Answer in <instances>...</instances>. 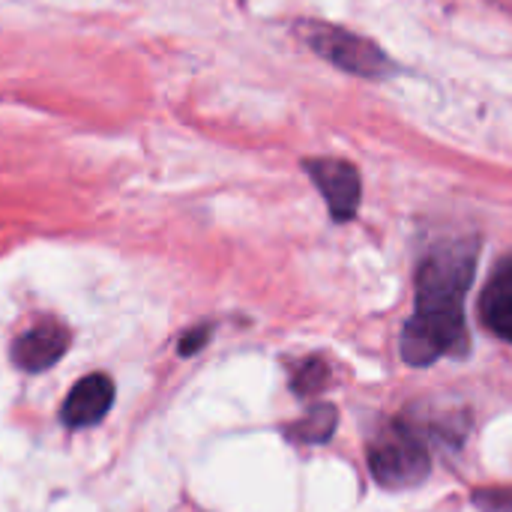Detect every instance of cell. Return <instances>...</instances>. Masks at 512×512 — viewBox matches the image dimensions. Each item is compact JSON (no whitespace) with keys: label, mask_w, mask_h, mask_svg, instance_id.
<instances>
[{"label":"cell","mask_w":512,"mask_h":512,"mask_svg":"<svg viewBox=\"0 0 512 512\" xmlns=\"http://www.w3.org/2000/svg\"><path fill=\"white\" fill-rule=\"evenodd\" d=\"M480 243L459 237L438 243L417 267V306L402 330L408 366H432L441 357L468 354L465 294L477 273Z\"/></svg>","instance_id":"cell-1"},{"label":"cell","mask_w":512,"mask_h":512,"mask_svg":"<svg viewBox=\"0 0 512 512\" xmlns=\"http://www.w3.org/2000/svg\"><path fill=\"white\" fill-rule=\"evenodd\" d=\"M429 468V447L420 432L405 420L387 423L369 444V471L384 489H414L429 477Z\"/></svg>","instance_id":"cell-2"},{"label":"cell","mask_w":512,"mask_h":512,"mask_svg":"<svg viewBox=\"0 0 512 512\" xmlns=\"http://www.w3.org/2000/svg\"><path fill=\"white\" fill-rule=\"evenodd\" d=\"M309 45L318 57L357 78H384L393 72V60L381 51L378 42L336 24H312Z\"/></svg>","instance_id":"cell-3"},{"label":"cell","mask_w":512,"mask_h":512,"mask_svg":"<svg viewBox=\"0 0 512 512\" xmlns=\"http://www.w3.org/2000/svg\"><path fill=\"white\" fill-rule=\"evenodd\" d=\"M303 171L309 174V180L327 201L333 222H351L357 216L360 201H363V180L354 162L321 156V159H306Z\"/></svg>","instance_id":"cell-4"},{"label":"cell","mask_w":512,"mask_h":512,"mask_svg":"<svg viewBox=\"0 0 512 512\" xmlns=\"http://www.w3.org/2000/svg\"><path fill=\"white\" fill-rule=\"evenodd\" d=\"M69 339H72L69 330L60 321L48 318V321H39L36 327L24 330L12 342L9 357H12L15 369H21L27 375H36V372H45L54 363H60V357L69 348Z\"/></svg>","instance_id":"cell-5"},{"label":"cell","mask_w":512,"mask_h":512,"mask_svg":"<svg viewBox=\"0 0 512 512\" xmlns=\"http://www.w3.org/2000/svg\"><path fill=\"white\" fill-rule=\"evenodd\" d=\"M111 405H114V381L108 375L93 372L69 390V396L63 399V408H60V420L69 429H90V426L102 423V417L111 411Z\"/></svg>","instance_id":"cell-6"},{"label":"cell","mask_w":512,"mask_h":512,"mask_svg":"<svg viewBox=\"0 0 512 512\" xmlns=\"http://www.w3.org/2000/svg\"><path fill=\"white\" fill-rule=\"evenodd\" d=\"M480 318L498 339L512 342V258L495 267L480 300Z\"/></svg>","instance_id":"cell-7"},{"label":"cell","mask_w":512,"mask_h":512,"mask_svg":"<svg viewBox=\"0 0 512 512\" xmlns=\"http://www.w3.org/2000/svg\"><path fill=\"white\" fill-rule=\"evenodd\" d=\"M333 429H336V408L318 405L294 429H288V435L300 444H324L333 435Z\"/></svg>","instance_id":"cell-8"},{"label":"cell","mask_w":512,"mask_h":512,"mask_svg":"<svg viewBox=\"0 0 512 512\" xmlns=\"http://www.w3.org/2000/svg\"><path fill=\"white\" fill-rule=\"evenodd\" d=\"M327 384V366L321 360H309L297 369L294 375V390L297 393H315Z\"/></svg>","instance_id":"cell-9"},{"label":"cell","mask_w":512,"mask_h":512,"mask_svg":"<svg viewBox=\"0 0 512 512\" xmlns=\"http://www.w3.org/2000/svg\"><path fill=\"white\" fill-rule=\"evenodd\" d=\"M207 339H210V327L204 324V327H195V330H189L183 339H180V354L183 357H189V354H198L204 345H207Z\"/></svg>","instance_id":"cell-10"}]
</instances>
